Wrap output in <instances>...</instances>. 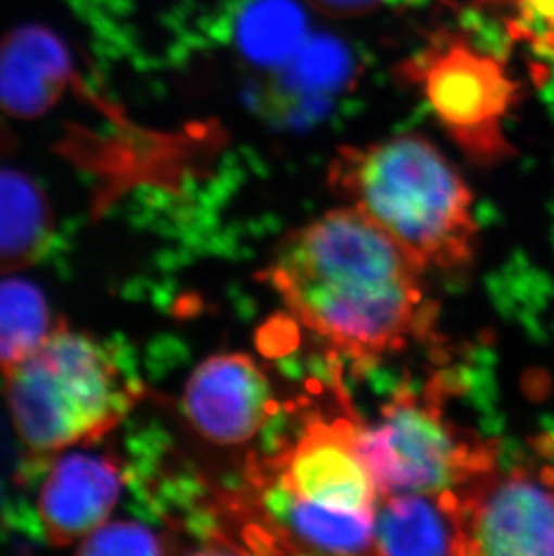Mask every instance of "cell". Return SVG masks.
Returning a JSON list of instances; mask_svg holds the SVG:
<instances>
[{"instance_id":"cell-1","label":"cell","mask_w":554,"mask_h":556,"mask_svg":"<svg viewBox=\"0 0 554 556\" xmlns=\"http://www.w3.org/2000/svg\"><path fill=\"white\" fill-rule=\"evenodd\" d=\"M424 270L351 205L288 235L270 281L306 328L372 357L402 346L424 319Z\"/></svg>"},{"instance_id":"cell-2","label":"cell","mask_w":554,"mask_h":556,"mask_svg":"<svg viewBox=\"0 0 554 556\" xmlns=\"http://www.w3.org/2000/svg\"><path fill=\"white\" fill-rule=\"evenodd\" d=\"M330 185L427 268L465 267L477 227L471 193L449 159L418 134L340 148Z\"/></svg>"},{"instance_id":"cell-3","label":"cell","mask_w":554,"mask_h":556,"mask_svg":"<svg viewBox=\"0 0 554 556\" xmlns=\"http://www.w3.org/2000/svg\"><path fill=\"white\" fill-rule=\"evenodd\" d=\"M2 377L16 438L35 457H56L100 440L137 399L105 344L63 323Z\"/></svg>"},{"instance_id":"cell-4","label":"cell","mask_w":554,"mask_h":556,"mask_svg":"<svg viewBox=\"0 0 554 556\" xmlns=\"http://www.w3.org/2000/svg\"><path fill=\"white\" fill-rule=\"evenodd\" d=\"M436 122L474 163L492 166L512 155L504 125L520 85L504 60L459 31H440L396 68Z\"/></svg>"},{"instance_id":"cell-5","label":"cell","mask_w":554,"mask_h":556,"mask_svg":"<svg viewBox=\"0 0 554 556\" xmlns=\"http://www.w3.org/2000/svg\"><path fill=\"white\" fill-rule=\"evenodd\" d=\"M358 446L382 495L441 494L498 467L493 443L466 440L438 405L413 394L394 399L377 427L358 432Z\"/></svg>"},{"instance_id":"cell-6","label":"cell","mask_w":554,"mask_h":556,"mask_svg":"<svg viewBox=\"0 0 554 556\" xmlns=\"http://www.w3.org/2000/svg\"><path fill=\"white\" fill-rule=\"evenodd\" d=\"M466 555H554V483L498 467L459 494Z\"/></svg>"},{"instance_id":"cell-7","label":"cell","mask_w":554,"mask_h":556,"mask_svg":"<svg viewBox=\"0 0 554 556\" xmlns=\"http://www.w3.org/2000/svg\"><path fill=\"white\" fill-rule=\"evenodd\" d=\"M270 383L251 357L215 355L194 369L184 389V410L194 431L216 445H240L273 413Z\"/></svg>"},{"instance_id":"cell-8","label":"cell","mask_w":554,"mask_h":556,"mask_svg":"<svg viewBox=\"0 0 554 556\" xmlns=\"http://www.w3.org/2000/svg\"><path fill=\"white\" fill-rule=\"evenodd\" d=\"M123 492V472L106 452L58 454L38 494V517L51 546H79L109 522Z\"/></svg>"},{"instance_id":"cell-9","label":"cell","mask_w":554,"mask_h":556,"mask_svg":"<svg viewBox=\"0 0 554 556\" xmlns=\"http://www.w3.org/2000/svg\"><path fill=\"white\" fill-rule=\"evenodd\" d=\"M279 463V478L304 501L342 511H375L380 492L350 421L312 424Z\"/></svg>"},{"instance_id":"cell-10","label":"cell","mask_w":554,"mask_h":556,"mask_svg":"<svg viewBox=\"0 0 554 556\" xmlns=\"http://www.w3.org/2000/svg\"><path fill=\"white\" fill-rule=\"evenodd\" d=\"M71 78V54L46 27H18L0 42V109L10 116H42Z\"/></svg>"},{"instance_id":"cell-11","label":"cell","mask_w":554,"mask_h":556,"mask_svg":"<svg viewBox=\"0 0 554 556\" xmlns=\"http://www.w3.org/2000/svg\"><path fill=\"white\" fill-rule=\"evenodd\" d=\"M262 484L265 519L293 552L375 553V511H342L304 501L279 476Z\"/></svg>"},{"instance_id":"cell-12","label":"cell","mask_w":554,"mask_h":556,"mask_svg":"<svg viewBox=\"0 0 554 556\" xmlns=\"http://www.w3.org/2000/svg\"><path fill=\"white\" fill-rule=\"evenodd\" d=\"M375 553L466 555L459 494L386 495L375 514Z\"/></svg>"},{"instance_id":"cell-13","label":"cell","mask_w":554,"mask_h":556,"mask_svg":"<svg viewBox=\"0 0 554 556\" xmlns=\"http://www.w3.org/2000/svg\"><path fill=\"white\" fill-rule=\"evenodd\" d=\"M54 237L49 200L26 175L0 168V276L37 263Z\"/></svg>"},{"instance_id":"cell-14","label":"cell","mask_w":554,"mask_h":556,"mask_svg":"<svg viewBox=\"0 0 554 556\" xmlns=\"http://www.w3.org/2000/svg\"><path fill=\"white\" fill-rule=\"evenodd\" d=\"M236 46L260 67H285L306 42V15L295 0H247L236 16Z\"/></svg>"},{"instance_id":"cell-15","label":"cell","mask_w":554,"mask_h":556,"mask_svg":"<svg viewBox=\"0 0 554 556\" xmlns=\"http://www.w3.org/2000/svg\"><path fill=\"white\" fill-rule=\"evenodd\" d=\"M56 325L37 285L11 276L0 279V372L37 352Z\"/></svg>"},{"instance_id":"cell-16","label":"cell","mask_w":554,"mask_h":556,"mask_svg":"<svg viewBox=\"0 0 554 556\" xmlns=\"http://www.w3.org/2000/svg\"><path fill=\"white\" fill-rule=\"evenodd\" d=\"M498 16L507 38L537 60L554 63V0H476Z\"/></svg>"},{"instance_id":"cell-17","label":"cell","mask_w":554,"mask_h":556,"mask_svg":"<svg viewBox=\"0 0 554 556\" xmlns=\"http://www.w3.org/2000/svg\"><path fill=\"white\" fill-rule=\"evenodd\" d=\"M288 81L304 94H326L344 84L351 73L350 54L330 38L306 40L299 53L285 65Z\"/></svg>"},{"instance_id":"cell-18","label":"cell","mask_w":554,"mask_h":556,"mask_svg":"<svg viewBox=\"0 0 554 556\" xmlns=\"http://www.w3.org/2000/svg\"><path fill=\"white\" fill-rule=\"evenodd\" d=\"M76 552L79 555H161L164 547L148 526L136 520H114L87 536Z\"/></svg>"},{"instance_id":"cell-19","label":"cell","mask_w":554,"mask_h":556,"mask_svg":"<svg viewBox=\"0 0 554 556\" xmlns=\"http://www.w3.org/2000/svg\"><path fill=\"white\" fill-rule=\"evenodd\" d=\"M309 2L326 15L348 18V16L367 15L392 0H309Z\"/></svg>"}]
</instances>
